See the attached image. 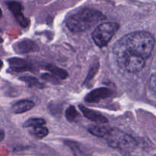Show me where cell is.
I'll use <instances>...</instances> for the list:
<instances>
[{"label": "cell", "mask_w": 156, "mask_h": 156, "mask_svg": "<svg viewBox=\"0 0 156 156\" xmlns=\"http://www.w3.org/2000/svg\"><path fill=\"white\" fill-rule=\"evenodd\" d=\"M105 19L100 12L91 9H84L68 18L66 26L72 32L86 31Z\"/></svg>", "instance_id": "cell-2"}, {"label": "cell", "mask_w": 156, "mask_h": 156, "mask_svg": "<svg viewBox=\"0 0 156 156\" xmlns=\"http://www.w3.org/2000/svg\"><path fill=\"white\" fill-rule=\"evenodd\" d=\"M88 131L95 136L106 137L109 132V129L101 126H91L88 128Z\"/></svg>", "instance_id": "cell-12"}, {"label": "cell", "mask_w": 156, "mask_h": 156, "mask_svg": "<svg viewBox=\"0 0 156 156\" xmlns=\"http://www.w3.org/2000/svg\"><path fill=\"white\" fill-rule=\"evenodd\" d=\"M46 69H48L49 71L51 72L53 75H55V76H57L58 78H59V79H65L68 76V74H67V73L65 70L58 68L56 66L47 65V66H46Z\"/></svg>", "instance_id": "cell-13"}, {"label": "cell", "mask_w": 156, "mask_h": 156, "mask_svg": "<svg viewBox=\"0 0 156 156\" xmlns=\"http://www.w3.org/2000/svg\"><path fill=\"white\" fill-rule=\"evenodd\" d=\"M32 133H33L35 136L37 137V138L42 139L48 135L49 130L47 128L44 127V126H38V127L33 128V129H32Z\"/></svg>", "instance_id": "cell-17"}, {"label": "cell", "mask_w": 156, "mask_h": 156, "mask_svg": "<svg viewBox=\"0 0 156 156\" xmlns=\"http://www.w3.org/2000/svg\"><path fill=\"white\" fill-rule=\"evenodd\" d=\"M119 28L115 22H105L97 26L92 33V39L99 47H104L112 39Z\"/></svg>", "instance_id": "cell-5"}, {"label": "cell", "mask_w": 156, "mask_h": 156, "mask_svg": "<svg viewBox=\"0 0 156 156\" xmlns=\"http://www.w3.org/2000/svg\"><path fill=\"white\" fill-rule=\"evenodd\" d=\"M8 62L9 63L12 70L16 72V73H22V72L27 71L31 67L30 62H28L25 59L18 57L10 58L8 59Z\"/></svg>", "instance_id": "cell-9"}, {"label": "cell", "mask_w": 156, "mask_h": 156, "mask_svg": "<svg viewBox=\"0 0 156 156\" xmlns=\"http://www.w3.org/2000/svg\"><path fill=\"white\" fill-rule=\"evenodd\" d=\"M108 145L114 149L129 150L136 146V141L130 136L117 129H110L106 136Z\"/></svg>", "instance_id": "cell-4"}, {"label": "cell", "mask_w": 156, "mask_h": 156, "mask_svg": "<svg viewBox=\"0 0 156 156\" xmlns=\"http://www.w3.org/2000/svg\"><path fill=\"white\" fill-rule=\"evenodd\" d=\"M20 80L24 82L27 85H28L30 87L34 86L39 87V88L42 87V85H41V82L37 79L34 77H31V76H22V77H20Z\"/></svg>", "instance_id": "cell-16"}, {"label": "cell", "mask_w": 156, "mask_h": 156, "mask_svg": "<svg viewBox=\"0 0 156 156\" xmlns=\"http://www.w3.org/2000/svg\"><path fill=\"white\" fill-rule=\"evenodd\" d=\"M7 5L8 8L12 12L20 25L22 27H27L29 25V20L23 15L21 5L18 2H9Z\"/></svg>", "instance_id": "cell-6"}, {"label": "cell", "mask_w": 156, "mask_h": 156, "mask_svg": "<svg viewBox=\"0 0 156 156\" xmlns=\"http://www.w3.org/2000/svg\"><path fill=\"white\" fill-rule=\"evenodd\" d=\"M13 49L17 53H27L36 51L38 47L36 43L31 40L24 39L15 43L13 45Z\"/></svg>", "instance_id": "cell-8"}, {"label": "cell", "mask_w": 156, "mask_h": 156, "mask_svg": "<svg viewBox=\"0 0 156 156\" xmlns=\"http://www.w3.org/2000/svg\"><path fill=\"white\" fill-rule=\"evenodd\" d=\"M45 120L41 118H30L27 120L23 125L24 127H38V126H43L45 124Z\"/></svg>", "instance_id": "cell-15"}, {"label": "cell", "mask_w": 156, "mask_h": 156, "mask_svg": "<svg viewBox=\"0 0 156 156\" xmlns=\"http://www.w3.org/2000/svg\"><path fill=\"white\" fill-rule=\"evenodd\" d=\"M5 139V132L2 129H0V143L3 141V140Z\"/></svg>", "instance_id": "cell-19"}, {"label": "cell", "mask_w": 156, "mask_h": 156, "mask_svg": "<svg viewBox=\"0 0 156 156\" xmlns=\"http://www.w3.org/2000/svg\"><path fill=\"white\" fill-rule=\"evenodd\" d=\"M34 107V103L28 100H21L12 106V111L15 114H22L30 111Z\"/></svg>", "instance_id": "cell-11"}, {"label": "cell", "mask_w": 156, "mask_h": 156, "mask_svg": "<svg viewBox=\"0 0 156 156\" xmlns=\"http://www.w3.org/2000/svg\"><path fill=\"white\" fill-rule=\"evenodd\" d=\"M149 85L151 91L156 94V73L152 75L150 77Z\"/></svg>", "instance_id": "cell-18"}, {"label": "cell", "mask_w": 156, "mask_h": 156, "mask_svg": "<svg viewBox=\"0 0 156 156\" xmlns=\"http://www.w3.org/2000/svg\"><path fill=\"white\" fill-rule=\"evenodd\" d=\"M66 117L69 122H76L79 120L80 115L73 106H70L66 111Z\"/></svg>", "instance_id": "cell-14"}, {"label": "cell", "mask_w": 156, "mask_h": 156, "mask_svg": "<svg viewBox=\"0 0 156 156\" xmlns=\"http://www.w3.org/2000/svg\"><path fill=\"white\" fill-rule=\"evenodd\" d=\"M154 46L155 40L151 34L146 31H136L117 41L114 50H125L146 59L152 54Z\"/></svg>", "instance_id": "cell-1"}, {"label": "cell", "mask_w": 156, "mask_h": 156, "mask_svg": "<svg viewBox=\"0 0 156 156\" xmlns=\"http://www.w3.org/2000/svg\"><path fill=\"white\" fill-rule=\"evenodd\" d=\"M111 91L107 88H99L93 90L85 98V101L90 103H97L103 99L110 97Z\"/></svg>", "instance_id": "cell-7"}, {"label": "cell", "mask_w": 156, "mask_h": 156, "mask_svg": "<svg viewBox=\"0 0 156 156\" xmlns=\"http://www.w3.org/2000/svg\"><path fill=\"white\" fill-rule=\"evenodd\" d=\"M2 12L1 9H0V18H2Z\"/></svg>", "instance_id": "cell-21"}, {"label": "cell", "mask_w": 156, "mask_h": 156, "mask_svg": "<svg viewBox=\"0 0 156 156\" xmlns=\"http://www.w3.org/2000/svg\"><path fill=\"white\" fill-rule=\"evenodd\" d=\"M117 56L119 66L125 71L130 73H136L141 71L145 66L146 59L122 50H114Z\"/></svg>", "instance_id": "cell-3"}, {"label": "cell", "mask_w": 156, "mask_h": 156, "mask_svg": "<svg viewBox=\"0 0 156 156\" xmlns=\"http://www.w3.org/2000/svg\"><path fill=\"white\" fill-rule=\"evenodd\" d=\"M79 109L84 114V116L91 121L97 122L99 123H105L108 122V119L98 111L90 110L89 108L82 105H79Z\"/></svg>", "instance_id": "cell-10"}, {"label": "cell", "mask_w": 156, "mask_h": 156, "mask_svg": "<svg viewBox=\"0 0 156 156\" xmlns=\"http://www.w3.org/2000/svg\"><path fill=\"white\" fill-rule=\"evenodd\" d=\"M2 42H3V39L1 37H0V44H2Z\"/></svg>", "instance_id": "cell-22"}, {"label": "cell", "mask_w": 156, "mask_h": 156, "mask_svg": "<svg viewBox=\"0 0 156 156\" xmlns=\"http://www.w3.org/2000/svg\"><path fill=\"white\" fill-rule=\"evenodd\" d=\"M2 66H3V62H2V61L1 59H0V69H1L2 67Z\"/></svg>", "instance_id": "cell-20"}]
</instances>
